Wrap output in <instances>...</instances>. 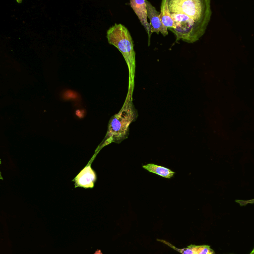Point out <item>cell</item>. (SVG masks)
Wrapping results in <instances>:
<instances>
[{"instance_id": "8992f818", "label": "cell", "mask_w": 254, "mask_h": 254, "mask_svg": "<svg viewBox=\"0 0 254 254\" xmlns=\"http://www.w3.org/2000/svg\"><path fill=\"white\" fill-rule=\"evenodd\" d=\"M145 0L147 6L148 17L151 26V33L155 32L158 34L161 33L163 36H167L168 34V28L163 25L160 18V13L149 1Z\"/></svg>"}, {"instance_id": "6da1fadb", "label": "cell", "mask_w": 254, "mask_h": 254, "mask_svg": "<svg viewBox=\"0 0 254 254\" xmlns=\"http://www.w3.org/2000/svg\"><path fill=\"white\" fill-rule=\"evenodd\" d=\"M108 43L116 47L122 54L128 70V83L126 101L133 100L135 73V53L132 37L127 28L122 24L115 23L107 32Z\"/></svg>"}, {"instance_id": "ba28073f", "label": "cell", "mask_w": 254, "mask_h": 254, "mask_svg": "<svg viewBox=\"0 0 254 254\" xmlns=\"http://www.w3.org/2000/svg\"><path fill=\"white\" fill-rule=\"evenodd\" d=\"M162 241L181 254H215L214 251L208 245H190L187 248L178 249L166 241Z\"/></svg>"}, {"instance_id": "277c9868", "label": "cell", "mask_w": 254, "mask_h": 254, "mask_svg": "<svg viewBox=\"0 0 254 254\" xmlns=\"http://www.w3.org/2000/svg\"><path fill=\"white\" fill-rule=\"evenodd\" d=\"M210 0H169L171 13L185 14L195 21H210L212 10Z\"/></svg>"}, {"instance_id": "30bf717a", "label": "cell", "mask_w": 254, "mask_h": 254, "mask_svg": "<svg viewBox=\"0 0 254 254\" xmlns=\"http://www.w3.org/2000/svg\"><path fill=\"white\" fill-rule=\"evenodd\" d=\"M142 167L151 173L156 174L165 178H171L175 173V172L167 168L154 164H147L143 165Z\"/></svg>"}, {"instance_id": "52a82bcc", "label": "cell", "mask_w": 254, "mask_h": 254, "mask_svg": "<svg viewBox=\"0 0 254 254\" xmlns=\"http://www.w3.org/2000/svg\"><path fill=\"white\" fill-rule=\"evenodd\" d=\"M96 179L95 173L92 169L90 165L87 166L74 179L75 186L84 188H93Z\"/></svg>"}, {"instance_id": "5b68a950", "label": "cell", "mask_w": 254, "mask_h": 254, "mask_svg": "<svg viewBox=\"0 0 254 254\" xmlns=\"http://www.w3.org/2000/svg\"><path fill=\"white\" fill-rule=\"evenodd\" d=\"M129 4L148 34V46H149L150 44V37L151 35L150 32L151 26L150 23H149L147 20L148 14L145 0H131L129 1Z\"/></svg>"}, {"instance_id": "7a4b0ae2", "label": "cell", "mask_w": 254, "mask_h": 254, "mask_svg": "<svg viewBox=\"0 0 254 254\" xmlns=\"http://www.w3.org/2000/svg\"><path fill=\"white\" fill-rule=\"evenodd\" d=\"M175 24V29H169L176 36V42L180 40L193 43L205 33L209 21H195L183 14L171 13Z\"/></svg>"}, {"instance_id": "3957f363", "label": "cell", "mask_w": 254, "mask_h": 254, "mask_svg": "<svg viewBox=\"0 0 254 254\" xmlns=\"http://www.w3.org/2000/svg\"><path fill=\"white\" fill-rule=\"evenodd\" d=\"M132 100L125 101L120 112L111 119L107 132V141L118 142L127 137L129 125L137 116Z\"/></svg>"}, {"instance_id": "9c48e42d", "label": "cell", "mask_w": 254, "mask_h": 254, "mask_svg": "<svg viewBox=\"0 0 254 254\" xmlns=\"http://www.w3.org/2000/svg\"><path fill=\"white\" fill-rule=\"evenodd\" d=\"M169 0H163L160 6V18L163 25L168 29L176 28L174 20L169 8Z\"/></svg>"}, {"instance_id": "8fae6325", "label": "cell", "mask_w": 254, "mask_h": 254, "mask_svg": "<svg viewBox=\"0 0 254 254\" xmlns=\"http://www.w3.org/2000/svg\"><path fill=\"white\" fill-rule=\"evenodd\" d=\"M249 254H254V247L253 248L252 251L249 253Z\"/></svg>"}]
</instances>
